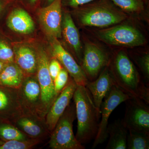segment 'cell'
<instances>
[{
  "mask_svg": "<svg viewBox=\"0 0 149 149\" xmlns=\"http://www.w3.org/2000/svg\"><path fill=\"white\" fill-rule=\"evenodd\" d=\"M72 99L77 118L75 137L82 145L88 143L95 139L97 133L100 112L96 108L91 93L85 86H77Z\"/></svg>",
  "mask_w": 149,
  "mask_h": 149,
  "instance_id": "2",
  "label": "cell"
},
{
  "mask_svg": "<svg viewBox=\"0 0 149 149\" xmlns=\"http://www.w3.org/2000/svg\"><path fill=\"white\" fill-rule=\"evenodd\" d=\"M0 139L8 141L24 140L29 138L12 123L7 122L0 124Z\"/></svg>",
  "mask_w": 149,
  "mask_h": 149,
  "instance_id": "23",
  "label": "cell"
},
{
  "mask_svg": "<svg viewBox=\"0 0 149 149\" xmlns=\"http://www.w3.org/2000/svg\"><path fill=\"white\" fill-rule=\"evenodd\" d=\"M95 0H62V6L76 8Z\"/></svg>",
  "mask_w": 149,
  "mask_h": 149,
  "instance_id": "30",
  "label": "cell"
},
{
  "mask_svg": "<svg viewBox=\"0 0 149 149\" xmlns=\"http://www.w3.org/2000/svg\"><path fill=\"white\" fill-rule=\"evenodd\" d=\"M123 122L128 130L149 134V104L141 99L131 97L125 101Z\"/></svg>",
  "mask_w": 149,
  "mask_h": 149,
  "instance_id": "8",
  "label": "cell"
},
{
  "mask_svg": "<svg viewBox=\"0 0 149 149\" xmlns=\"http://www.w3.org/2000/svg\"><path fill=\"white\" fill-rule=\"evenodd\" d=\"M132 97L123 92L116 85L113 86L102 102L100 111V121L98 130L94 139L92 148H95L105 142L108 137L107 129L109 120L112 112L120 104Z\"/></svg>",
  "mask_w": 149,
  "mask_h": 149,
  "instance_id": "7",
  "label": "cell"
},
{
  "mask_svg": "<svg viewBox=\"0 0 149 149\" xmlns=\"http://www.w3.org/2000/svg\"><path fill=\"white\" fill-rule=\"evenodd\" d=\"M61 36L72 50L76 61L80 65L83 51L80 34L71 15L67 12L63 13L62 15Z\"/></svg>",
  "mask_w": 149,
  "mask_h": 149,
  "instance_id": "15",
  "label": "cell"
},
{
  "mask_svg": "<svg viewBox=\"0 0 149 149\" xmlns=\"http://www.w3.org/2000/svg\"><path fill=\"white\" fill-rule=\"evenodd\" d=\"M136 62L143 73L144 80L149 86V54L148 53L140 56L136 58Z\"/></svg>",
  "mask_w": 149,
  "mask_h": 149,
  "instance_id": "28",
  "label": "cell"
},
{
  "mask_svg": "<svg viewBox=\"0 0 149 149\" xmlns=\"http://www.w3.org/2000/svg\"><path fill=\"white\" fill-rule=\"evenodd\" d=\"M42 141V139H29L24 140H15L2 142L0 149H30L34 148Z\"/></svg>",
  "mask_w": 149,
  "mask_h": 149,
  "instance_id": "25",
  "label": "cell"
},
{
  "mask_svg": "<svg viewBox=\"0 0 149 149\" xmlns=\"http://www.w3.org/2000/svg\"><path fill=\"white\" fill-rule=\"evenodd\" d=\"M107 67L117 87L130 97L149 104V87L127 53L118 52L110 59Z\"/></svg>",
  "mask_w": 149,
  "mask_h": 149,
  "instance_id": "1",
  "label": "cell"
},
{
  "mask_svg": "<svg viewBox=\"0 0 149 149\" xmlns=\"http://www.w3.org/2000/svg\"><path fill=\"white\" fill-rule=\"evenodd\" d=\"M17 91L23 113L35 116L45 120L41 89L36 75L26 76Z\"/></svg>",
  "mask_w": 149,
  "mask_h": 149,
  "instance_id": "6",
  "label": "cell"
},
{
  "mask_svg": "<svg viewBox=\"0 0 149 149\" xmlns=\"http://www.w3.org/2000/svg\"><path fill=\"white\" fill-rule=\"evenodd\" d=\"M72 13L83 27L106 28L120 24L128 17L110 0H95L74 8Z\"/></svg>",
  "mask_w": 149,
  "mask_h": 149,
  "instance_id": "3",
  "label": "cell"
},
{
  "mask_svg": "<svg viewBox=\"0 0 149 149\" xmlns=\"http://www.w3.org/2000/svg\"><path fill=\"white\" fill-rule=\"evenodd\" d=\"M109 139L105 149H126L128 129L122 120H118L109 124L107 129Z\"/></svg>",
  "mask_w": 149,
  "mask_h": 149,
  "instance_id": "20",
  "label": "cell"
},
{
  "mask_svg": "<svg viewBox=\"0 0 149 149\" xmlns=\"http://www.w3.org/2000/svg\"><path fill=\"white\" fill-rule=\"evenodd\" d=\"M29 1L31 4L35 5L38 1V0H29Z\"/></svg>",
  "mask_w": 149,
  "mask_h": 149,
  "instance_id": "33",
  "label": "cell"
},
{
  "mask_svg": "<svg viewBox=\"0 0 149 149\" xmlns=\"http://www.w3.org/2000/svg\"><path fill=\"white\" fill-rule=\"evenodd\" d=\"M63 68L60 63L56 59L53 58L52 59L49 60V71L53 81L58 76Z\"/></svg>",
  "mask_w": 149,
  "mask_h": 149,
  "instance_id": "29",
  "label": "cell"
},
{
  "mask_svg": "<svg viewBox=\"0 0 149 149\" xmlns=\"http://www.w3.org/2000/svg\"><path fill=\"white\" fill-rule=\"evenodd\" d=\"M111 58L106 52L91 42L85 44L80 66L88 81L95 80L109 63Z\"/></svg>",
  "mask_w": 149,
  "mask_h": 149,
  "instance_id": "9",
  "label": "cell"
},
{
  "mask_svg": "<svg viewBox=\"0 0 149 149\" xmlns=\"http://www.w3.org/2000/svg\"><path fill=\"white\" fill-rule=\"evenodd\" d=\"M77 85L72 77L52 104L45 117V123L50 135L57 123L64 113L73 98Z\"/></svg>",
  "mask_w": 149,
  "mask_h": 149,
  "instance_id": "13",
  "label": "cell"
},
{
  "mask_svg": "<svg viewBox=\"0 0 149 149\" xmlns=\"http://www.w3.org/2000/svg\"><path fill=\"white\" fill-rule=\"evenodd\" d=\"M7 64V63H6L0 61V73L3 70L4 68Z\"/></svg>",
  "mask_w": 149,
  "mask_h": 149,
  "instance_id": "31",
  "label": "cell"
},
{
  "mask_svg": "<svg viewBox=\"0 0 149 149\" xmlns=\"http://www.w3.org/2000/svg\"><path fill=\"white\" fill-rule=\"evenodd\" d=\"M23 113L17 90L0 86V116L11 123Z\"/></svg>",
  "mask_w": 149,
  "mask_h": 149,
  "instance_id": "17",
  "label": "cell"
},
{
  "mask_svg": "<svg viewBox=\"0 0 149 149\" xmlns=\"http://www.w3.org/2000/svg\"><path fill=\"white\" fill-rule=\"evenodd\" d=\"M114 85L115 83L107 66L104 68L96 79L88 81L85 85L91 93L95 106L100 112L102 102Z\"/></svg>",
  "mask_w": 149,
  "mask_h": 149,
  "instance_id": "16",
  "label": "cell"
},
{
  "mask_svg": "<svg viewBox=\"0 0 149 149\" xmlns=\"http://www.w3.org/2000/svg\"><path fill=\"white\" fill-rule=\"evenodd\" d=\"M97 37L104 42L111 45L136 47L143 45L145 36L138 29L127 24H116L100 29Z\"/></svg>",
  "mask_w": 149,
  "mask_h": 149,
  "instance_id": "5",
  "label": "cell"
},
{
  "mask_svg": "<svg viewBox=\"0 0 149 149\" xmlns=\"http://www.w3.org/2000/svg\"><path fill=\"white\" fill-rule=\"evenodd\" d=\"M62 0L53 1L40 9L38 17L40 24L49 38H61Z\"/></svg>",
  "mask_w": 149,
  "mask_h": 149,
  "instance_id": "12",
  "label": "cell"
},
{
  "mask_svg": "<svg viewBox=\"0 0 149 149\" xmlns=\"http://www.w3.org/2000/svg\"><path fill=\"white\" fill-rule=\"evenodd\" d=\"M11 123L30 139L42 140L50 135L45 120L32 115L23 113L15 118Z\"/></svg>",
  "mask_w": 149,
  "mask_h": 149,
  "instance_id": "14",
  "label": "cell"
},
{
  "mask_svg": "<svg viewBox=\"0 0 149 149\" xmlns=\"http://www.w3.org/2000/svg\"><path fill=\"white\" fill-rule=\"evenodd\" d=\"M54 1V0H44L46 4L45 6L50 4L52 2Z\"/></svg>",
  "mask_w": 149,
  "mask_h": 149,
  "instance_id": "32",
  "label": "cell"
},
{
  "mask_svg": "<svg viewBox=\"0 0 149 149\" xmlns=\"http://www.w3.org/2000/svg\"><path fill=\"white\" fill-rule=\"evenodd\" d=\"M37 53L38 62L36 75L41 89L43 111L45 116L57 97L54 89V81L49 71V59L47 54L42 48H40Z\"/></svg>",
  "mask_w": 149,
  "mask_h": 149,
  "instance_id": "10",
  "label": "cell"
},
{
  "mask_svg": "<svg viewBox=\"0 0 149 149\" xmlns=\"http://www.w3.org/2000/svg\"><path fill=\"white\" fill-rule=\"evenodd\" d=\"M125 13H141L145 8L146 0H110Z\"/></svg>",
  "mask_w": 149,
  "mask_h": 149,
  "instance_id": "24",
  "label": "cell"
},
{
  "mask_svg": "<svg viewBox=\"0 0 149 149\" xmlns=\"http://www.w3.org/2000/svg\"><path fill=\"white\" fill-rule=\"evenodd\" d=\"M49 39L53 57L60 63L77 86H85L88 80L80 65L78 64L74 58L65 49L57 39Z\"/></svg>",
  "mask_w": 149,
  "mask_h": 149,
  "instance_id": "11",
  "label": "cell"
},
{
  "mask_svg": "<svg viewBox=\"0 0 149 149\" xmlns=\"http://www.w3.org/2000/svg\"><path fill=\"white\" fill-rule=\"evenodd\" d=\"M25 77L24 72L15 62L8 63L0 73V86L17 90Z\"/></svg>",
  "mask_w": 149,
  "mask_h": 149,
  "instance_id": "21",
  "label": "cell"
},
{
  "mask_svg": "<svg viewBox=\"0 0 149 149\" xmlns=\"http://www.w3.org/2000/svg\"><path fill=\"white\" fill-rule=\"evenodd\" d=\"M13 50L15 62L25 76L36 75L38 62L37 52L26 45L16 46Z\"/></svg>",
  "mask_w": 149,
  "mask_h": 149,
  "instance_id": "18",
  "label": "cell"
},
{
  "mask_svg": "<svg viewBox=\"0 0 149 149\" xmlns=\"http://www.w3.org/2000/svg\"><path fill=\"white\" fill-rule=\"evenodd\" d=\"M76 118L74 104L70 103L51 133L49 144L51 149H85L73 133V123Z\"/></svg>",
  "mask_w": 149,
  "mask_h": 149,
  "instance_id": "4",
  "label": "cell"
},
{
  "mask_svg": "<svg viewBox=\"0 0 149 149\" xmlns=\"http://www.w3.org/2000/svg\"><path fill=\"white\" fill-rule=\"evenodd\" d=\"M0 61L7 63L15 62L13 50L2 40H0Z\"/></svg>",
  "mask_w": 149,
  "mask_h": 149,
  "instance_id": "27",
  "label": "cell"
},
{
  "mask_svg": "<svg viewBox=\"0 0 149 149\" xmlns=\"http://www.w3.org/2000/svg\"><path fill=\"white\" fill-rule=\"evenodd\" d=\"M3 0H0V11L3 8Z\"/></svg>",
  "mask_w": 149,
  "mask_h": 149,
  "instance_id": "34",
  "label": "cell"
},
{
  "mask_svg": "<svg viewBox=\"0 0 149 149\" xmlns=\"http://www.w3.org/2000/svg\"><path fill=\"white\" fill-rule=\"evenodd\" d=\"M7 25L11 30L19 34L28 35L34 32L35 24L26 10L18 8L13 10L8 17Z\"/></svg>",
  "mask_w": 149,
  "mask_h": 149,
  "instance_id": "19",
  "label": "cell"
},
{
  "mask_svg": "<svg viewBox=\"0 0 149 149\" xmlns=\"http://www.w3.org/2000/svg\"><path fill=\"white\" fill-rule=\"evenodd\" d=\"M69 78V73L63 68L54 81V89L56 97L66 86Z\"/></svg>",
  "mask_w": 149,
  "mask_h": 149,
  "instance_id": "26",
  "label": "cell"
},
{
  "mask_svg": "<svg viewBox=\"0 0 149 149\" xmlns=\"http://www.w3.org/2000/svg\"><path fill=\"white\" fill-rule=\"evenodd\" d=\"M1 143H2V142H0V144H1Z\"/></svg>",
  "mask_w": 149,
  "mask_h": 149,
  "instance_id": "35",
  "label": "cell"
},
{
  "mask_svg": "<svg viewBox=\"0 0 149 149\" xmlns=\"http://www.w3.org/2000/svg\"><path fill=\"white\" fill-rule=\"evenodd\" d=\"M126 145L128 149H149V134L129 130Z\"/></svg>",
  "mask_w": 149,
  "mask_h": 149,
  "instance_id": "22",
  "label": "cell"
}]
</instances>
